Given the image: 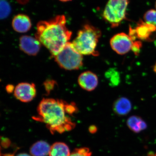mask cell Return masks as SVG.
<instances>
[{
    "label": "cell",
    "mask_w": 156,
    "mask_h": 156,
    "mask_svg": "<svg viewBox=\"0 0 156 156\" xmlns=\"http://www.w3.org/2000/svg\"><path fill=\"white\" fill-rule=\"evenodd\" d=\"M77 109L76 105L73 103L54 98H43L38 106L37 115L33 119L44 123L51 134H62L75 127V123L73 122L70 116Z\"/></svg>",
    "instance_id": "cell-1"
},
{
    "label": "cell",
    "mask_w": 156,
    "mask_h": 156,
    "mask_svg": "<svg viewBox=\"0 0 156 156\" xmlns=\"http://www.w3.org/2000/svg\"><path fill=\"white\" fill-rule=\"evenodd\" d=\"M72 35L66 26V17L59 15L38 23L35 37L54 57L69 42Z\"/></svg>",
    "instance_id": "cell-2"
},
{
    "label": "cell",
    "mask_w": 156,
    "mask_h": 156,
    "mask_svg": "<svg viewBox=\"0 0 156 156\" xmlns=\"http://www.w3.org/2000/svg\"><path fill=\"white\" fill-rule=\"evenodd\" d=\"M101 35L99 29L87 23L78 31L77 36L72 43L82 55L98 56L99 53L96 49Z\"/></svg>",
    "instance_id": "cell-3"
},
{
    "label": "cell",
    "mask_w": 156,
    "mask_h": 156,
    "mask_svg": "<svg viewBox=\"0 0 156 156\" xmlns=\"http://www.w3.org/2000/svg\"><path fill=\"white\" fill-rule=\"evenodd\" d=\"M53 57L61 68L67 70L79 69L83 64V55L76 50L70 42Z\"/></svg>",
    "instance_id": "cell-4"
},
{
    "label": "cell",
    "mask_w": 156,
    "mask_h": 156,
    "mask_svg": "<svg viewBox=\"0 0 156 156\" xmlns=\"http://www.w3.org/2000/svg\"><path fill=\"white\" fill-rule=\"evenodd\" d=\"M129 0H108L103 13V17L112 27L121 24L126 17Z\"/></svg>",
    "instance_id": "cell-5"
},
{
    "label": "cell",
    "mask_w": 156,
    "mask_h": 156,
    "mask_svg": "<svg viewBox=\"0 0 156 156\" xmlns=\"http://www.w3.org/2000/svg\"><path fill=\"white\" fill-rule=\"evenodd\" d=\"M156 33V27L153 24L140 20L137 23L136 28L130 27L129 36L135 41L136 39L141 41H152Z\"/></svg>",
    "instance_id": "cell-6"
},
{
    "label": "cell",
    "mask_w": 156,
    "mask_h": 156,
    "mask_svg": "<svg viewBox=\"0 0 156 156\" xmlns=\"http://www.w3.org/2000/svg\"><path fill=\"white\" fill-rule=\"evenodd\" d=\"M134 42L129 35L121 33L112 37L110 44L115 52L119 55H124L131 50Z\"/></svg>",
    "instance_id": "cell-7"
},
{
    "label": "cell",
    "mask_w": 156,
    "mask_h": 156,
    "mask_svg": "<svg viewBox=\"0 0 156 156\" xmlns=\"http://www.w3.org/2000/svg\"><path fill=\"white\" fill-rule=\"evenodd\" d=\"M36 95V87L33 83H20L14 89V96L22 102H30Z\"/></svg>",
    "instance_id": "cell-8"
},
{
    "label": "cell",
    "mask_w": 156,
    "mask_h": 156,
    "mask_svg": "<svg viewBox=\"0 0 156 156\" xmlns=\"http://www.w3.org/2000/svg\"><path fill=\"white\" fill-rule=\"evenodd\" d=\"M41 45L36 37L24 35L20 38L19 46L20 50L29 56H36L40 52Z\"/></svg>",
    "instance_id": "cell-9"
},
{
    "label": "cell",
    "mask_w": 156,
    "mask_h": 156,
    "mask_svg": "<svg viewBox=\"0 0 156 156\" xmlns=\"http://www.w3.org/2000/svg\"><path fill=\"white\" fill-rule=\"evenodd\" d=\"M79 86L84 90L91 92L96 89L98 84L97 76L90 71L84 72L78 79Z\"/></svg>",
    "instance_id": "cell-10"
},
{
    "label": "cell",
    "mask_w": 156,
    "mask_h": 156,
    "mask_svg": "<svg viewBox=\"0 0 156 156\" xmlns=\"http://www.w3.org/2000/svg\"><path fill=\"white\" fill-rule=\"evenodd\" d=\"M12 25L15 31L20 33H25L30 30L32 23L28 16L25 14H19L13 18Z\"/></svg>",
    "instance_id": "cell-11"
},
{
    "label": "cell",
    "mask_w": 156,
    "mask_h": 156,
    "mask_svg": "<svg viewBox=\"0 0 156 156\" xmlns=\"http://www.w3.org/2000/svg\"><path fill=\"white\" fill-rule=\"evenodd\" d=\"M115 113L120 116L128 115L132 109L130 101L125 97H121L116 100L113 106Z\"/></svg>",
    "instance_id": "cell-12"
},
{
    "label": "cell",
    "mask_w": 156,
    "mask_h": 156,
    "mask_svg": "<svg viewBox=\"0 0 156 156\" xmlns=\"http://www.w3.org/2000/svg\"><path fill=\"white\" fill-rule=\"evenodd\" d=\"M128 128L134 133H139L147 128V125L145 121L140 117L137 116H131L127 121Z\"/></svg>",
    "instance_id": "cell-13"
},
{
    "label": "cell",
    "mask_w": 156,
    "mask_h": 156,
    "mask_svg": "<svg viewBox=\"0 0 156 156\" xmlns=\"http://www.w3.org/2000/svg\"><path fill=\"white\" fill-rule=\"evenodd\" d=\"M51 146L46 141H37L31 147L30 153L33 156H47L49 154Z\"/></svg>",
    "instance_id": "cell-14"
},
{
    "label": "cell",
    "mask_w": 156,
    "mask_h": 156,
    "mask_svg": "<svg viewBox=\"0 0 156 156\" xmlns=\"http://www.w3.org/2000/svg\"><path fill=\"white\" fill-rule=\"evenodd\" d=\"M70 152L67 144L63 142L53 144L50 147L49 156H69Z\"/></svg>",
    "instance_id": "cell-15"
},
{
    "label": "cell",
    "mask_w": 156,
    "mask_h": 156,
    "mask_svg": "<svg viewBox=\"0 0 156 156\" xmlns=\"http://www.w3.org/2000/svg\"><path fill=\"white\" fill-rule=\"evenodd\" d=\"M11 6L7 0H0V20L8 18L11 14Z\"/></svg>",
    "instance_id": "cell-16"
},
{
    "label": "cell",
    "mask_w": 156,
    "mask_h": 156,
    "mask_svg": "<svg viewBox=\"0 0 156 156\" xmlns=\"http://www.w3.org/2000/svg\"><path fill=\"white\" fill-rule=\"evenodd\" d=\"M144 21L156 27V10H150L144 16Z\"/></svg>",
    "instance_id": "cell-17"
},
{
    "label": "cell",
    "mask_w": 156,
    "mask_h": 156,
    "mask_svg": "<svg viewBox=\"0 0 156 156\" xmlns=\"http://www.w3.org/2000/svg\"><path fill=\"white\" fill-rule=\"evenodd\" d=\"M106 77L109 80L112 85H117L119 83V76H118V73L115 70H109L106 73Z\"/></svg>",
    "instance_id": "cell-18"
},
{
    "label": "cell",
    "mask_w": 156,
    "mask_h": 156,
    "mask_svg": "<svg viewBox=\"0 0 156 156\" xmlns=\"http://www.w3.org/2000/svg\"><path fill=\"white\" fill-rule=\"evenodd\" d=\"M92 152L87 147H81L75 150L69 156H91Z\"/></svg>",
    "instance_id": "cell-19"
},
{
    "label": "cell",
    "mask_w": 156,
    "mask_h": 156,
    "mask_svg": "<svg viewBox=\"0 0 156 156\" xmlns=\"http://www.w3.org/2000/svg\"><path fill=\"white\" fill-rule=\"evenodd\" d=\"M45 90L48 93H50L54 89L56 86V81L53 80H48L44 83Z\"/></svg>",
    "instance_id": "cell-20"
},
{
    "label": "cell",
    "mask_w": 156,
    "mask_h": 156,
    "mask_svg": "<svg viewBox=\"0 0 156 156\" xmlns=\"http://www.w3.org/2000/svg\"><path fill=\"white\" fill-rule=\"evenodd\" d=\"M141 47H142L141 42L140 41H136L134 42L131 50L134 52L135 55H138L140 51Z\"/></svg>",
    "instance_id": "cell-21"
},
{
    "label": "cell",
    "mask_w": 156,
    "mask_h": 156,
    "mask_svg": "<svg viewBox=\"0 0 156 156\" xmlns=\"http://www.w3.org/2000/svg\"><path fill=\"white\" fill-rule=\"evenodd\" d=\"M0 143L2 147L5 149L9 148L11 144L10 140L9 138H5V137L0 138Z\"/></svg>",
    "instance_id": "cell-22"
},
{
    "label": "cell",
    "mask_w": 156,
    "mask_h": 156,
    "mask_svg": "<svg viewBox=\"0 0 156 156\" xmlns=\"http://www.w3.org/2000/svg\"><path fill=\"white\" fill-rule=\"evenodd\" d=\"M17 156H31L29 154L26 153H21L18 154Z\"/></svg>",
    "instance_id": "cell-23"
},
{
    "label": "cell",
    "mask_w": 156,
    "mask_h": 156,
    "mask_svg": "<svg viewBox=\"0 0 156 156\" xmlns=\"http://www.w3.org/2000/svg\"><path fill=\"white\" fill-rule=\"evenodd\" d=\"M3 156H14V154H6L3 155Z\"/></svg>",
    "instance_id": "cell-24"
},
{
    "label": "cell",
    "mask_w": 156,
    "mask_h": 156,
    "mask_svg": "<svg viewBox=\"0 0 156 156\" xmlns=\"http://www.w3.org/2000/svg\"><path fill=\"white\" fill-rule=\"evenodd\" d=\"M59 1H61L62 2H67L71 1V0H59Z\"/></svg>",
    "instance_id": "cell-25"
},
{
    "label": "cell",
    "mask_w": 156,
    "mask_h": 156,
    "mask_svg": "<svg viewBox=\"0 0 156 156\" xmlns=\"http://www.w3.org/2000/svg\"><path fill=\"white\" fill-rule=\"evenodd\" d=\"M154 71L156 73V64L155 66H154Z\"/></svg>",
    "instance_id": "cell-26"
},
{
    "label": "cell",
    "mask_w": 156,
    "mask_h": 156,
    "mask_svg": "<svg viewBox=\"0 0 156 156\" xmlns=\"http://www.w3.org/2000/svg\"><path fill=\"white\" fill-rule=\"evenodd\" d=\"M0 156H3L1 153V150H0Z\"/></svg>",
    "instance_id": "cell-27"
},
{
    "label": "cell",
    "mask_w": 156,
    "mask_h": 156,
    "mask_svg": "<svg viewBox=\"0 0 156 156\" xmlns=\"http://www.w3.org/2000/svg\"><path fill=\"white\" fill-rule=\"evenodd\" d=\"M154 156H156V153L154 155Z\"/></svg>",
    "instance_id": "cell-28"
},
{
    "label": "cell",
    "mask_w": 156,
    "mask_h": 156,
    "mask_svg": "<svg viewBox=\"0 0 156 156\" xmlns=\"http://www.w3.org/2000/svg\"><path fill=\"white\" fill-rule=\"evenodd\" d=\"M155 7H156V4H155Z\"/></svg>",
    "instance_id": "cell-29"
},
{
    "label": "cell",
    "mask_w": 156,
    "mask_h": 156,
    "mask_svg": "<svg viewBox=\"0 0 156 156\" xmlns=\"http://www.w3.org/2000/svg\"><path fill=\"white\" fill-rule=\"evenodd\" d=\"M0 138H1V137H0Z\"/></svg>",
    "instance_id": "cell-30"
}]
</instances>
